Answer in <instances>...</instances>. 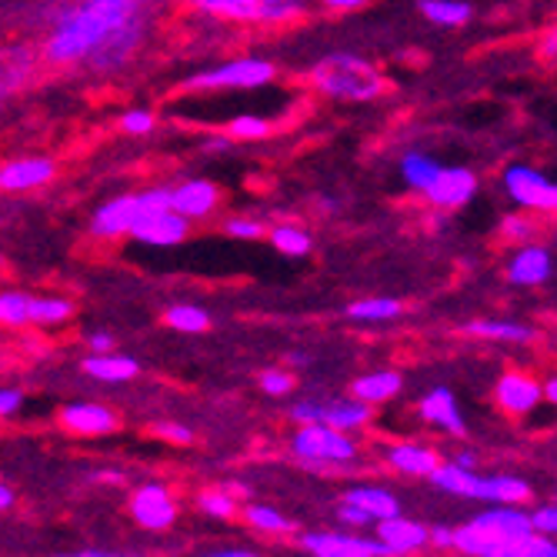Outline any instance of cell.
Returning <instances> with one entry per match:
<instances>
[{
	"label": "cell",
	"mask_w": 557,
	"mask_h": 557,
	"mask_svg": "<svg viewBox=\"0 0 557 557\" xmlns=\"http://www.w3.org/2000/svg\"><path fill=\"white\" fill-rule=\"evenodd\" d=\"M134 11L137 8L117 4V0H84V4L58 17V27L44 47V58L54 64H74L90 58L127 17H134Z\"/></svg>",
	"instance_id": "cell-1"
},
{
	"label": "cell",
	"mask_w": 557,
	"mask_h": 557,
	"mask_svg": "<svg viewBox=\"0 0 557 557\" xmlns=\"http://www.w3.org/2000/svg\"><path fill=\"white\" fill-rule=\"evenodd\" d=\"M311 84L334 100H374L384 90V74L358 54H331L314 64Z\"/></svg>",
	"instance_id": "cell-2"
},
{
	"label": "cell",
	"mask_w": 557,
	"mask_h": 557,
	"mask_svg": "<svg viewBox=\"0 0 557 557\" xmlns=\"http://www.w3.org/2000/svg\"><path fill=\"white\" fill-rule=\"evenodd\" d=\"M431 478L441 491L458 494V497H478V500H497V504H521L531 497V487L521 478H478L471 468H458V465H447V468L437 465Z\"/></svg>",
	"instance_id": "cell-3"
},
{
	"label": "cell",
	"mask_w": 557,
	"mask_h": 557,
	"mask_svg": "<svg viewBox=\"0 0 557 557\" xmlns=\"http://www.w3.org/2000/svg\"><path fill=\"white\" fill-rule=\"evenodd\" d=\"M531 518L515 511V504H511V511H484L481 518H474L468 528L461 531H450L454 534V547H461L468 554H481L484 547L491 544H500V541H508V537H518V534H531Z\"/></svg>",
	"instance_id": "cell-4"
},
{
	"label": "cell",
	"mask_w": 557,
	"mask_h": 557,
	"mask_svg": "<svg viewBox=\"0 0 557 557\" xmlns=\"http://www.w3.org/2000/svg\"><path fill=\"white\" fill-rule=\"evenodd\" d=\"M277 67L264 58H237L205 74L187 77V90H255L271 84Z\"/></svg>",
	"instance_id": "cell-5"
},
{
	"label": "cell",
	"mask_w": 557,
	"mask_h": 557,
	"mask_svg": "<svg viewBox=\"0 0 557 557\" xmlns=\"http://www.w3.org/2000/svg\"><path fill=\"white\" fill-rule=\"evenodd\" d=\"M504 190H508V197L524 211L550 214L557 208L554 181L544 177L537 168H528V164H511L508 171H504Z\"/></svg>",
	"instance_id": "cell-6"
},
{
	"label": "cell",
	"mask_w": 557,
	"mask_h": 557,
	"mask_svg": "<svg viewBox=\"0 0 557 557\" xmlns=\"http://www.w3.org/2000/svg\"><path fill=\"white\" fill-rule=\"evenodd\" d=\"M294 421L300 424H327L334 431H354V428H364L371 421V404L364 400H300L294 408Z\"/></svg>",
	"instance_id": "cell-7"
},
{
	"label": "cell",
	"mask_w": 557,
	"mask_h": 557,
	"mask_svg": "<svg viewBox=\"0 0 557 557\" xmlns=\"http://www.w3.org/2000/svg\"><path fill=\"white\" fill-rule=\"evenodd\" d=\"M294 454L304 461L344 465L354 458V444L327 424H304V431H297L294 437Z\"/></svg>",
	"instance_id": "cell-8"
},
{
	"label": "cell",
	"mask_w": 557,
	"mask_h": 557,
	"mask_svg": "<svg viewBox=\"0 0 557 557\" xmlns=\"http://www.w3.org/2000/svg\"><path fill=\"white\" fill-rule=\"evenodd\" d=\"M131 234L147 244V247H177L190 234V221H184L177 211L161 208V211H137V221Z\"/></svg>",
	"instance_id": "cell-9"
},
{
	"label": "cell",
	"mask_w": 557,
	"mask_h": 557,
	"mask_svg": "<svg viewBox=\"0 0 557 557\" xmlns=\"http://www.w3.org/2000/svg\"><path fill=\"white\" fill-rule=\"evenodd\" d=\"M474 190H478V177H474V171H468V168H444L441 164V171H437V177L424 187V194H428V200L431 205H437V208H444V211H454V208H465L468 200L474 197Z\"/></svg>",
	"instance_id": "cell-10"
},
{
	"label": "cell",
	"mask_w": 557,
	"mask_h": 557,
	"mask_svg": "<svg viewBox=\"0 0 557 557\" xmlns=\"http://www.w3.org/2000/svg\"><path fill=\"white\" fill-rule=\"evenodd\" d=\"M221 205V190L211 181H181L177 187H171V211H177L184 221H205L218 211Z\"/></svg>",
	"instance_id": "cell-11"
},
{
	"label": "cell",
	"mask_w": 557,
	"mask_h": 557,
	"mask_svg": "<svg viewBox=\"0 0 557 557\" xmlns=\"http://www.w3.org/2000/svg\"><path fill=\"white\" fill-rule=\"evenodd\" d=\"M58 174V164L50 158H14L8 164H0V190L21 194V190H37L50 184Z\"/></svg>",
	"instance_id": "cell-12"
},
{
	"label": "cell",
	"mask_w": 557,
	"mask_h": 557,
	"mask_svg": "<svg viewBox=\"0 0 557 557\" xmlns=\"http://www.w3.org/2000/svg\"><path fill=\"white\" fill-rule=\"evenodd\" d=\"M314 557H394V550L381 541H364L350 534H308L304 537Z\"/></svg>",
	"instance_id": "cell-13"
},
{
	"label": "cell",
	"mask_w": 557,
	"mask_h": 557,
	"mask_svg": "<svg viewBox=\"0 0 557 557\" xmlns=\"http://www.w3.org/2000/svg\"><path fill=\"white\" fill-rule=\"evenodd\" d=\"M140 37H144V24H140L137 17H127L104 44H100V47L94 50V54H90V64H94L97 71H114V67H121L127 58H134V50H137Z\"/></svg>",
	"instance_id": "cell-14"
},
{
	"label": "cell",
	"mask_w": 557,
	"mask_h": 557,
	"mask_svg": "<svg viewBox=\"0 0 557 557\" xmlns=\"http://www.w3.org/2000/svg\"><path fill=\"white\" fill-rule=\"evenodd\" d=\"M554 261H550V250L544 244H521L511 261H508V281L518 287H537L550 277Z\"/></svg>",
	"instance_id": "cell-15"
},
{
	"label": "cell",
	"mask_w": 557,
	"mask_h": 557,
	"mask_svg": "<svg viewBox=\"0 0 557 557\" xmlns=\"http://www.w3.org/2000/svg\"><path fill=\"white\" fill-rule=\"evenodd\" d=\"M304 14V0H231L224 17L255 21V24H284Z\"/></svg>",
	"instance_id": "cell-16"
},
{
	"label": "cell",
	"mask_w": 557,
	"mask_h": 557,
	"mask_svg": "<svg viewBox=\"0 0 557 557\" xmlns=\"http://www.w3.org/2000/svg\"><path fill=\"white\" fill-rule=\"evenodd\" d=\"M137 221V194H117L100 205L90 218V231L97 237H124Z\"/></svg>",
	"instance_id": "cell-17"
},
{
	"label": "cell",
	"mask_w": 557,
	"mask_h": 557,
	"mask_svg": "<svg viewBox=\"0 0 557 557\" xmlns=\"http://www.w3.org/2000/svg\"><path fill=\"white\" fill-rule=\"evenodd\" d=\"M131 515L137 518V524L161 531L174 521V500L161 484H147L131 497Z\"/></svg>",
	"instance_id": "cell-18"
},
{
	"label": "cell",
	"mask_w": 557,
	"mask_h": 557,
	"mask_svg": "<svg viewBox=\"0 0 557 557\" xmlns=\"http://www.w3.org/2000/svg\"><path fill=\"white\" fill-rule=\"evenodd\" d=\"M537 400H541V384L528 374H504L497 381V404L508 414H528L537 408Z\"/></svg>",
	"instance_id": "cell-19"
},
{
	"label": "cell",
	"mask_w": 557,
	"mask_h": 557,
	"mask_svg": "<svg viewBox=\"0 0 557 557\" xmlns=\"http://www.w3.org/2000/svg\"><path fill=\"white\" fill-rule=\"evenodd\" d=\"M61 424L74 434H111L117 428V418L100 404H67L61 411Z\"/></svg>",
	"instance_id": "cell-20"
},
{
	"label": "cell",
	"mask_w": 557,
	"mask_h": 557,
	"mask_svg": "<svg viewBox=\"0 0 557 557\" xmlns=\"http://www.w3.org/2000/svg\"><path fill=\"white\" fill-rule=\"evenodd\" d=\"M377 537H381V544H387L394 554H411V550H418V547H424V544L431 541V537H428V528H421L418 521H404L400 515L381 518Z\"/></svg>",
	"instance_id": "cell-21"
},
{
	"label": "cell",
	"mask_w": 557,
	"mask_h": 557,
	"mask_svg": "<svg viewBox=\"0 0 557 557\" xmlns=\"http://www.w3.org/2000/svg\"><path fill=\"white\" fill-rule=\"evenodd\" d=\"M421 418L431 421V424H441L447 434H465V418L458 411V400L447 387H434L424 400H421Z\"/></svg>",
	"instance_id": "cell-22"
},
{
	"label": "cell",
	"mask_w": 557,
	"mask_h": 557,
	"mask_svg": "<svg viewBox=\"0 0 557 557\" xmlns=\"http://www.w3.org/2000/svg\"><path fill=\"white\" fill-rule=\"evenodd\" d=\"M84 374H90L94 381H108V384H124L137 377V361L124 358V354H90L84 358Z\"/></svg>",
	"instance_id": "cell-23"
},
{
	"label": "cell",
	"mask_w": 557,
	"mask_h": 557,
	"mask_svg": "<svg viewBox=\"0 0 557 557\" xmlns=\"http://www.w3.org/2000/svg\"><path fill=\"white\" fill-rule=\"evenodd\" d=\"M478 557H557V547L550 537H534L531 531V534H518L500 544H491Z\"/></svg>",
	"instance_id": "cell-24"
},
{
	"label": "cell",
	"mask_w": 557,
	"mask_h": 557,
	"mask_svg": "<svg viewBox=\"0 0 557 557\" xmlns=\"http://www.w3.org/2000/svg\"><path fill=\"white\" fill-rule=\"evenodd\" d=\"M74 318V304L58 294H30V324L61 327Z\"/></svg>",
	"instance_id": "cell-25"
},
{
	"label": "cell",
	"mask_w": 557,
	"mask_h": 557,
	"mask_svg": "<svg viewBox=\"0 0 557 557\" xmlns=\"http://www.w3.org/2000/svg\"><path fill=\"white\" fill-rule=\"evenodd\" d=\"M344 504H354V508L368 511L374 521L400 515L397 497H394V494H387V491H381V487H354V491H347Z\"/></svg>",
	"instance_id": "cell-26"
},
{
	"label": "cell",
	"mask_w": 557,
	"mask_h": 557,
	"mask_svg": "<svg viewBox=\"0 0 557 557\" xmlns=\"http://www.w3.org/2000/svg\"><path fill=\"white\" fill-rule=\"evenodd\" d=\"M400 391V374L394 371H374V374H364L354 381L350 394L364 400V404H381V400H391L394 394Z\"/></svg>",
	"instance_id": "cell-27"
},
{
	"label": "cell",
	"mask_w": 557,
	"mask_h": 557,
	"mask_svg": "<svg viewBox=\"0 0 557 557\" xmlns=\"http://www.w3.org/2000/svg\"><path fill=\"white\" fill-rule=\"evenodd\" d=\"M471 337H487V341H511V344H528L534 341V331L518 321H471L465 324Z\"/></svg>",
	"instance_id": "cell-28"
},
{
	"label": "cell",
	"mask_w": 557,
	"mask_h": 557,
	"mask_svg": "<svg viewBox=\"0 0 557 557\" xmlns=\"http://www.w3.org/2000/svg\"><path fill=\"white\" fill-rule=\"evenodd\" d=\"M387 461H391L397 471H404V474H431V471L437 468L434 450L418 447V444H397V447H391Z\"/></svg>",
	"instance_id": "cell-29"
},
{
	"label": "cell",
	"mask_w": 557,
	"mask_h": 557,
	"mask_svg": "<svg viewBox=\"0 0 557 557\" xmlns=\"http://www.w3.org/2000/svg\"><path fill=\"white\" fill-rule=\"evenodd\" d=\"M421 14L428 17V21H434V24H441V27H461V24H468L471 21V4L468 0H421Z\"/></svg>",
	"instance_id": "cell-30"
},
{
	"label": "cell",
	"mask_w": 557,
	"mask_h": 557,
	"mask_svg": "<svg viewBox=\"0 0 557 557\" xmlns=\"http://www.w3.org/2000/svg\"><path fill=\"white\" fill-rule=\"evenodd\" d=\"M164 324L181 334H205L211 327V314L205 308H197V304H174L164 314Z\"/></svg>",
	"instance_id": "cell-31"
},
{
	"label": "cell",
	"mask_w": 557,
	"mask_h": 557,
	"mask_svg": "<svg viewBox=\"0 0 557 557\" xmlns=\"http://www.w3.org/2000/svg\"><path fill=\"white\" fill-rule=\"evenodd\" d=\"M437 171H441V164L431 154H421V150H411V154L400 158V177L408 181L414 190H421V194L437 177Z\"/></svg>",
	"instance_id": "cell-32"
},
{
	"label": "cell",
	"mask_w": 557,
	"mask_h": 557,
	"mask_svg": "<svg viewBox=\"0 0 557 557\" xmlns=\"http://www.w3.org/2000/svg\"><path fill=\"white\" fill-rule=\"evenodd\" d=\"M404 311V304L394 297H364V300H354L347 308V318L354 321H391Z\"/></svg>",
	"instance_id": "cell-33"
},
{
	"label": "cell",
	"mask_w": 557,
	"mask_h": 557,
	"mask_svg": "<svg viewBox=\"0 0 557 557\" xmlns=\"http://www.w3.org/2000/svg\"><path fill=\"white\" fill-rule=\"evenodd\" d=\"M271 244L281 250L284 258H304V255H311V234L297 227V224H277L271 231Z\"/></svg>",
	"instance_id": "cell-34"
},
{
	"label": "cell",
	"mask_w": 557,
	"mask_h": 557,
	"mask_svg": "<svg viewBox=\"0 0 557 557\" xmlns=\"http://www.w3.org/2000/svg\"><path fill=\"white\" fill-rule=\"evenodd\" d=\"M0 324L27 327L30 324V294H24V290H0Z\"/></svg>",
	"instance_id": "cell-35"
},
{
	"label": "cell",
	"mask_w": 557,
	"mask_h": 557,
	"mask_svg": "<svg viewBox=\"0 0 557 557\" xmlns=\"http://www.w3.org/2000/svg\"><path fill=\"white\" fill-rule=\"evenodd\" d=\"M227 134H231V140H264L271 134V124L258 114H240L231 121Z\"/></svg>",
	"instance_id": "cell-36"
},
{
	"label": "cell",
	"mask_w": 557,
	"mask_h": 557,
	"mask_svg": "<svg viewBox=\"0 0 557 557\" xmlns=\"http://www.w3.org/2000/svg\"><path fill=\"white\" fill-rule=\"evenodd\" d=\"M247 521L255 524V528H261V531H290V528H294L287 518H281V515L271 511V508H261V504H255V508H247Z\"/></svg>",
	"instance_id": "cell-37"
},
{
	"label": "cell",
	"mask_w": 557,
	"mask_h": 557,
	"mask_svg": "<svg viewBox=\"0 0 557 557\" xmlns=\"http://www.w3.org/2000/svg\"><path fill=\"white\" fill-rule=\"evenodd\" d=\"M121 127H124V134L144 137V134L154 131V111H147V108H131V111L121 117Z\"/></svg>",
	"instance_id": "cell-38"
},
{
	"label": "cell",
	"mask_w": 557,
	"mask_h": 557,
	"mask_svg": "<svg viewBox=\"0 0 557 557\" xmlns=\"http://www.w3.org/2000/svg\"><path fill=\"white\" fill-rule=\"evenodd\" d=\"M500 234L508 237L511 244H531L537 237V227L528 218H508L500 224Z\"/></svg>",
	"instance_id": "cell-39"
},
{
	"label": "cell",
	"mask_w": 557,
	"mask_h": 557,
	"mask_svg": "<svg viewBox=\"0 0 557 557\" xmlns=\"http://www.w3.org/2000/svg\"><path fill=\"white\" fill-rule=\"evenodd\" d=\"M224 231H227L231 237H237V240H258V237H264V234H268V231H264V224H261V221H255V218H231Z\"/></svg>",
	"instance_id": "cell-40"
},
{
	"label": "cell",
	"mask_w": 557,
	"mask_h": 557,
	"mask_svg": "<svg viewBox=\"0 0 557 557\" xmlns=\"http://www.w3.org/2000/svg\"><path fill=\"white\" fill-rule=\"evenodd\" d=\"M200 508H205L208 515H214V518H231L234 515V500H231V494L208 491V494H200Z\"/></svg>",
	"instance_id": "cell-41"
},
{
	"label": "cell",
	"mask_w": 557,
	"mask_h": 557,
	"mask_svg": "<svg viewBox=\"0 0 557 557\" xmlns=\"http://www.w3.org/2000/svg\"><path fill=\"white\" fill-rule=\"evenodd\" d=\"M261 387H264L268 394L281 397V394H287V391L294 387V377H290L287 371H264V374H261Z\"/></svg>",
	"instance_id": "cell-42"
},
{
	"label": "cell",
	"mask_w": 557,
	"mask_h": 557,
	"mask_svg": "<svg viewBox=\"0 0 557 557\" xmlns=\"http://www.w3.org/2000/svg\"><path fill=\"white\" fill-rule=\"evenodd\" d=\"M531 528L541 531V534H554V528H557V511L550 508V504H547V508H541V511L531 515Z\"/></svg>",
	"instance_id": "cell-43"
},
{
	"label": "cell",
	"mask_w": 557,
	"mask_h": 557,
	"mask_svg": "<svg viewBox=\"0 0 557 557\" xmlns=\"http://www.w3.org/2000/svg\"><path fill=\"white\" fill-rule=\"evenodd\" d=\"M21 404H24V394L17 387H4L0 391V418H11Z\"/></svg>",
	"instance_id": "cell-44"
},
{
	"label": "cell",
	"mask_w": 557,
	"mask_h": 557,
	"mask_svg": "<svg viewBox=\"0 0 557 557\" xmlns=\"http://www.w3.org/2000/svg\"><path fill=\"white\" fill-rule=\"evenodd\" d=\"M341 521H344V524H354V528H364V524H371L374 518H371L368 511H361V508H354V504H344V508H341Z\"/></svg>",
	"instance_id": "cell-45"
},
{
	"label": "cell",
	"mask_w": 557,
	"mask_h": 557,
	"mask_svg": "<svg viewBox=\"0 0 557 557\" xmlns=\"http://www.w3.org/2000/svg\"><path fill=\"white\" fill-rule=\"evenodd\" d=\"M154 431H158L161 437L174 441V444H190V437H194V434H190L187 428H181V424H158Z\"/></svg>",
	"instance_id": "cell-46"
},
{
	"label": "cell",
	"mask_w": 557,
	"mask_h": 557,
	"mask_svg": "<svg viewBox=\"0 0 557 557\" xmlns=\"http://www.w3.org/2000/svg\"><path fill=\"white\" fill-rule=\"evenodd\" d=\"M87 347L97 350V354H108V350H114V334H108V331H94V334H87Z\"/></svg>",
	"instance_id": "cell-47"
},
{
	"label": "cell",
	"mask_w": 557,
	"mask_h": 557,
	"mask_svg": "<svg viewBox=\"0 0 557 557\" xmlns=\"http://www.w3.org/2000/svg\"><path fill=\"white\" fill-rule=\"evenodd\" d=\"M190 4L200 8V11H208V14H224L231 8V0H190Z\"/></svg>",
	"instance_id": "cell-48"
},
{
	"label": "cell",
	"mask_w": 557,
	"mask_h": 557,
	"mask_svg": "<svg viewBox=\"0 0 557 557\" xmlns=\"http://www.w3.org/2000/svg\"><path fill=\"white\" fill-rule=\"evenodd\" d=\"M364 4L368 0H324V8H331V11H358Z\"/></svg>",
	"instance_id": "cell-49"
},
{
	"label": "cell",
	"mask_w": 557,
	"mask_h": 557,
	"mask_svg": "<svg viewBox=\"0 0 557 557\" xmlns=\"http://www.w3.org/2000/svg\"><path fill=\"white\" fill-rule=\"evenodd\" d=\"M554 50H557L554 30H547V34H544V44H541V58H544V61H550V58H554Z\"/></svg>",
	"instance_id": "cell-50"
},
{
	"label": "cell",
	"mask_w": 557,
	"mask_h": 557,
	"mask_svg": "<svg viewBox=\"0 0 557 557\" xmlns=\"http://www.w3.org/2000/svg\"><path fill=\"white\" fill-rule=\"evenodd\" d=\"M474 461H478L474 454H471V450H465V454H458V461H454V465H458V468H474Z\"/></svg>",
	"instance_id": "cell-51"
},
{
	"label": "cell",
	"mask_w": 557,
	"mask_h": 557,
	"mask_svg": "<svg viewBox=\"0 0 557 557\" xmlns=\"http://www.w3.org/2000/svg\"><path fill=\"white\" fill-rule=\"evenodd\" d=\"M541 397H547L550 404L557 400V381H547L544 387H541Z\"/></svg>",
	"instance_id": "cell-52"
},
{
	"label": "cell",
	"mask_w": 557,
	"mask_h": 557,
	"mask_svg": "<svg viewBox=\"0 0 557 557\" xmlns=\"http://www.w3.org/2000/svg\"><path fill=\"white\" fill-rule=\"evenodd\" d=\"M11 504H14V494L4 487V484H0V511H4V508H11Z\"/></svg>",
	"instance_id": "cell-53"
},
{
	"label": "cell",
	"mask_w": 557,
	"mask_h": 557,
	"mask_svg": "<svg viewBox=\"0 0 557 557\" xmlns=\"http://www.w3.org/2000/svg\"><path fill=\"white\" fill-rule=\"evenodd\" d=\"M227 144H231V137H211L208 150H227Z\"/></svg>",
	"instance_id": "cell-54"
},
{
	"label": "cell",
	"mask_w": 557,
	"mask_h": 557,
	"mask_svg": "<svg viewBox=\"0 0 557 557\" xmlns=\"http://www.w3.org/2000/svg\"><path fill=\"white\" fill-rule=\"evenodd\" d=\"M211 557H255V554H247V550H224V554H211Z\"/></svg>",
	"instance_id": "cell-55"
},
{
	"label": "cell",
	"mask_w": 557,
	"mask_h": 557,
	"mask_svg": "<svg viewBox=\"0 0 557 557\" xmlns=\"http://www.w3.org/2000/svg\"><path fill=\"white\" fill-rule=\"evenodd\" d=\"M117 4H127V8H137V4H144V0H117Z\"/></svg>",
	"instance_id": "cell-56"
}]
</instances>
